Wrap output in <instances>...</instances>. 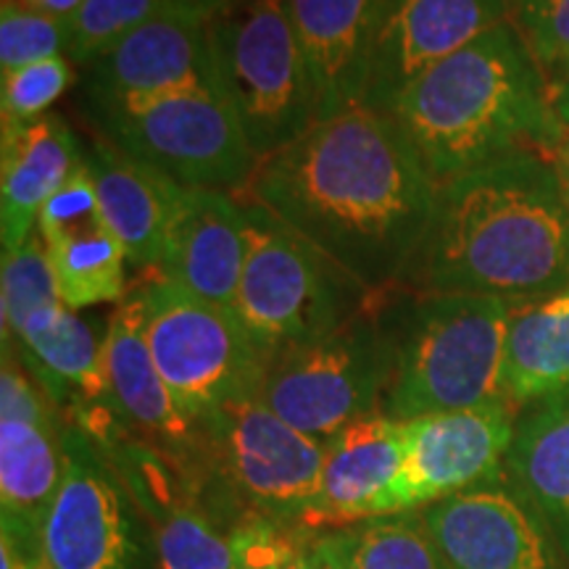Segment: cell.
<instances>
[{
    "label": "cell",
    "mask_w": 569,
    "mask_h": 569,
    "mask_svg": "<svg viewBox=\"0 0 569 569\" xmlns=\"http://www.w3.org/2000/svg\"><path fill=\"white\" fill-rule=\"evenodd\" d=\"M98 138L190 190L240 198L259 167L222 92L211 88L151 98L82 96Z\"/></svg>",
    "instance_id": "cell-7"
},
{
    "label": "cell",
    "mask_w": 569,
    "mask_h": 569,
    "mask_svg": "<svg viewBox=\"0 0 569 569\" xmlns=\"http://www.w3.org/2000/svg\"><path fill=\"white\" fill-rule=\"evenodd\" d=\"M13 3L24 6V9L46 13V17H56V19H69L80 11L82 0H13Z\"/></svg>",
    "instance_id": "cell-35"
},
{
    "label": "cell",
    "mask_w": 569,
    "mask_h": 569,
    "mask_svg": "<svg viewBox=\"0 0 569 569\" xmlns=\"http://www.w3.org/2000/svg\"><path fill=\"white\" fill-rule=\"evenodd\" d=\"M398 288L507 301L569 290V193L553 159L515 153L438 184Z\"/></svg>",
    "instance_id": "cell-2"
},
{
    "label": "cell",
    "mask_w": 569,
    "mask_h": 569,
    "mask_svg": "<svg viewBox=\"0 0 569 569\" xmlns=\"http://www.w3.org/2000/svg\"><path fill=\"white\" fill-rule=\"evenodd\" d=\"M419 519L451 569H569L543 525L501 482L430 503Z\"/></svg>",
    "instance_id": "cell-15"
},
{
    "label": "cell",
    "mask_w": 569,
    "mask_h": 569,
    "mask_svg": "<svg viewBox=\"0 0 569 569\" xmlns=\"http://www.w3.org/2000/svg\"><path fill=\"white\" fill-rule=\"evenodd\" d=\"M38 232L51 259L61 301L80 311L127 298V253L106 224L88 163L42 206Z\"/></svg>",
    "instance_id": "cell-17"
},
{
    "label": "cell",
    "mask_w": 569,
    "mask_h": 569,
    "mask_svg": "<svg viewBox=\"0 0 569 569\" xmlns=\"http://www.w3.org/2000/svg\"><path fill=\"white\" fill-rule=\"evenodd\" d=\"M388 117L436 188L515 153L557 159L565 134L549 80L509 19L427 71Z\"/></svg>",
    "instance_id": "cell-3"
},
{
    "label": "cell",
    "mask_w": 569,
    "mask_h": 569,
    "mask_svg": "<svg viewBox=\"0 0 569 569\" xmlns=\"http://www.w3.org/2000/svg\"><path fill=\"white\" fill-rule=\"evenodd\" d=\"M436 190L401 127L356 106L259 161L240 201L267 209L369 293H386L422 243Z\"/></svg>",
    "instance_id": "cell-1"
},
{
    "label": "cell",
    "mask_w": 569,
    "mask_h": 569,
    "mask_svg": "<svg viewBox=\"0 0 569 569\" xmlns=\"http://www.w3.org/2000/svg\"><path fill=\"white\" fill-rule=\"evenodd\" d=\"M569 393V290L511 301L501 396L515 409Z\"/></svg>",
    "instance_id": "cell-26"
},
{
    "label": "cell",
    "mask_w": 569,
    "mask_h": 569,
    "mask_svg": "<svg viewBox=\"0 0 569 569\" xmlns=\"http://www.w3.org/2000/svg\"><path fill=\"white\" fill-rule=\"evenodd\" d=\"M507 17L551 88L569 71V0H507Z\"/></svg>",
    "instance_id": "cell-33"
},
{
    "label": "cell",
    "mask_w": 569,
    "mask_h": 569,
    "mask_svg": "<svg viewBox=\"0 0 569 569\" xmlns=\"http://www.w3.org/2000/svg\"><path fill=\"white\" fill-rule=\"evenodd\" d=\"M196 88L219 90L209 19L172 3L84 69L82 96L151 98Z\"/></svg>",
    "instance_id": "cell-16"
},
{
    "label": "cell",
    "mask_w": 569,
    "mask_h": 569,
    "mask_svg": "<svg viewBox=\"0 0 569 569\" xmlns=\"http://www.w3.org/2000/svg\"><path fill=\"white\" fill-rule=\"evenodd\" d=\"M217 88L259 161L319 122L315 74L288 0H234L209 19Z\"/></svg>",
    "instance_id": "cell-5"
},
{
    "label": "cell",
    "mask_w": 569,
    "mask_h": 569,
    "mask_svg": "<svg viewBox=\"0 0 569 569\" xmlns=\"http://www.w3.org/2000/svg\"><path fill=\"white\" fill-rule=\"evenodd\" d=\"M11 340L19 346L21 365L30 369L53 403H98L109 398L103 340L80 311L69 309L67 303L46 306L27 317Z\"/></svg>",
    "instance_id": "cell-25"
},
{
    "label": "cell",
    "mask_w": 569,
    "mask_h": 569,
    "mask_svg": "<svg viewBox=\"0 0 569 569\" xmlns=\"http://www.w3.org/2000/svg\"><path fill=\"white\" fill-rule=\"evenodd\" d=\"M382 9L386 0H288L296 34L315 74L319 122L361 103Z\"/></svg>",
    "instance_id": "cell-20"
},
{
    "label": "cell",
    "mask_w": 569,
    "mask_h": 569,
    "mask_svg": "<svg viewBox=\"0 0 569 569\" xmlns=\"http://www.w3.org/2000/svg\"><path fill=\"white\" fill-rule=\"evenodd\" d=\"M84 163L92 174L106 224L122 243L127 261L156 272L180 184L142 167L103 138H92Z\"/></svg>",
    "instance_id": "cell-24"
},
{
    "label": "cell",
    "mask_w": 569,
    "mask_h": 569,
    "mask_svg": "<svg viewBox=\"0 0 569 569\" xmlns=\"http://www.w3.org/2000/svg\"><path fill=\"white\" fill-rule=\"evenodd\" d=\"M138 293L156 367L196 425L230 398L259 396L267 359L232 309L159 274L142 282Z\"/></svg>",
    "instance_id": "cell-9"
},
{
    "label": "cell",
    "mask_w": 569,
    "mask_h": 569,
    "mask_svg": "<svg viewBox=\"0 0 569 569\" xmlns=\"http://www.w3.org/2000/svg\"><path fill=\"white\" fill-rule=\"evenodd\" d=\"M317 546V553H319V565H322V569H346L343 561H340V557L336 553V549H332L330 543H327L325 536L315 540Z\"/></svg>",
    "instance_id": "cell-39"
},
{
    "label": "cell",
    "mask_w": 569,
    "mask_h": 569,
    "mask_svg": "<svg viewBox=\"0 0 569 569\" xmlns=\"http://www.w3.org/2000/svg\"><path fill=\"white\" fill-rule=\"evenodd\" d=\"M172 0H82L71 17L69 61L88 69L138 27L167 11Z\"/></svg>",
    "instance_id": "cell-30"
},
{
    "label": "cell",
    "mask_w": 569,
    "mask_h": 569,
    "mask_svg": "<svg viewBox=\"0 0 569 569\" xmlns=\"http://www.w3.org/2000/svg\"><path fill=\"white\" fill-rule=\"evenodd\" d=\"M407 461V422L388 415L356 419L325 443L315 507L303 528H346L380 517L382 501Z\"/></svg>",
    "instance_id": "cell-19"
},
{
    "label": "cell",
    "mask_w": 569,
    "mask_h": 569,
    "mask_svg": "<svg viewBox=\"0 0 569 569\" xmlns=\"http://www.w3.org/2000/svg\"><path fill=\"white\" fill-rule=\"evenodd\" d=\"M325 540L346 569H451L419 519V511L361 519L327 532Z\"/></svg>",
    "instance_id": "cell-27"
},
{
    "label": "cell",
    "mask_w": 569,
    "mask_h": 569,
    "mask_svg": "<svg viewBox=\"0 0 569 569\" xmlns=\"http://www.w3.org/2000/svg\"><path fill=\"white\" fill-rule=\"evenodd\" d=\"M153 553L159 569H232L238 546L203 511L174 503L156 517Z\"/></svg>",
    "instance_id": "cell-28"
},
{
    "label": "cell",
    "mask_w": 569,
    "mask_h": 569,
    "mask_svg": "<svg viewBox=\"0 0 569 569\" xmlns=\"http://www.w3.org/2000/svg\"><path fill=\"white\" fill-rule=\"evenodd\" d=\"M69 19L46 17L13 0L0 3V71L53 59V56H69Z\"/></svg>",
    "instance_id": "cell-32"
},
{
    "label": "cell",
    "mask_w": 569,
    "mask_h": 569,
    "mask_svg": "<svg viewBox=\"0 0 569 569\" xmlns=\"http://www.w3.org/2000/svg\"><path fill=\"white\" fill-rule=\"evenodd\" d=\"M246 253L248 230L240 198L180 188L156 274L234 311Z\"/></svg>",
    "instance_id": "cell-18"
},
{
    "label": "cell",
    "mask_w": 569,
    "mask_h": 569,
    "mask_svg": "<svg viewBox=\"0 0 569 569\" xmlns=\"http://www.w3.org/2000/svg\"><path fill=\"white\" fill-rule=\"evenodd\" d=\"M284 569H322V565H319V553H317V546L315 540H298L293 557H290L288 567Z\"/></svg>",
    "instance_id": "cell-36"
},
{
    "label": "cell",
    "mask_w": 569,
    "mask_h": 569,
    "mask_svg": "<svg viewBox=\"0 0 569 569\" xmlns=\"http://www.w3.org/2000/svg\"><path fill=\"white\" fill-rule=\"evenodd\" d=\"M203 446L222 478L274 522H303L315 507L325 443L277 417L259 396H238L198 422Z\"/></svg>",
    "instance_id": "cell-10"
},
{
    "label": "cell",
    "mask_w": 569,
    "mask_h": 569,
    "mask_svg": "<svg viewBox=\"0 0 569 569\" xmlns=\"http://www.w3.org/2000/svg\"><path fill=\"white\" fill-rule=\"evenodd\" d=\"M84 163V151L59 113L3 127L0 142V240L17 251L38 230V217Z\"/></svg>",
    "instance_id": "cell-21"
},
{
    "label": "cell",
    "mask_w": 569,
    "mask_h": 569,
    "mask_svg": "<svg viewBox=\"0 0 569 569\" xmlns=\"http://www.w3.org/2000/svg\"><path fill=\"white\" fill-rule=\"evenodd\" d=\"M172 3H174V6H180V9H184V11H193V13H198V17L211 19L213 13L222 11L224 6L234 3V0H172Z\"/></svg>",
    "instance_id": "cell-38"
},
{
    "label": "cell",
    "mask_w": 569,
    "mask_h": 569,
    "mask_svg": "<svg viewBox=\"0 0 569 569\" xmlns=\"http://www.w3.org/2000/svg\"><path fill=\"white\" fill-rule=\"evenodd\" d=\"M103 372L113 409L138 430L177 451L201 440L198 425L184 415L156 367L138 290L113 309L106 327Z\"/></svg>",
    "instance_id": "cell-22"
},
{
    "label": "cell",
    "mask_w": 569,
    "mask_h": 569,
    "mask_svg": "<svg viewBox=\"0 0 569 569\" xmlns=\"http://www.w3.org/2000/svg\"><path fill=\"white\" fill-rule=\"evenodd\" d=\"M553 163H557L561 182H565V188L569 193V127H565V134H561L559 151H557V159H553Z\"/></svg>",
    "instance_id": "cell-40"
},
{
    "label": "cell",
    "mask_w": 569,
    "mask_h": 569,
    "mask_svg": "<svg viewBox=\"0 0 569 569\" xmlns=\"http://www.w3.org/2000/svg\"><path fill=\"white\" fill-rule=\"evenodd\" d=\"M380 315L393 346L382 415L411 422L501 401L507 298L393 288L380 296Z\"/></svg>",
    "instance_id": "cell-4"
},
{
    "label": "cell",
    "mask_w": 569,
    "mask_h": 569,
    "mask_svg": "<svg viewBox=\"0 0 569 569\" xmlns=\"http://www.w3.org/2000/svg\"><path fill=\"white\" fill-rule=\"evenodd\" d=\"M507 19V0H386L359 106L390 113L427 71Z\"/></svg>",
    "instance_id": "cell-14"
},
{
    "label": "cell",
    "mask_w": 569,
    "mask_h": 569,
    "mask_svg": "<svg viewBox=\"0 0 569 569\" xmlns=\"http://www.w3.org/2000/svg\"><path fill=\"white\" fill-rule=\"evenodd\" d=\"M232 532L238 546L232 569H284L301 540L296 532L284 530L282 522L259 515H251Z\"/></svg>",
    "instance_id": "cell-34"
},
{
    "label": "cell",
    "mask_w": 569,
    "mask_h": 569,
    "mask_svg": "<svg viewBox=\"0 0 569 569\" xmlns=\"http://www.w3.org/2000/svg\"><path fill=\"white\" fill-rule=\"evenodd\" d=\"M551 101H553V111H557L559 122L569 127V71L561 80L551 84Z\"/></svg>",
    "instance_id": "cell-37"
},
{
    "label": "cell",
    "mask_w": 569,
    "mask_h": 569,
    "mask_svg": "<svg viewBox=\"0 0 569 569\" xmlns=\"http://www.w3.org/2000/svg\"><path fill=\"white\" fill-rule=\"evenodd\" d=\"M51 303H63L56 274L48 259L46 243L34 230L24 246L3 253L0 269V319H3V343L24 325L27 317Z\"/></svg>",
    "instance_id": "cell-29"
},
{
    "label": "cell",
    "mask_w": 569,
    "mask_h": 569,
    "mask_svg": "<svg viewBox=\"0 0 569 569\" xmlns=\"http://www.w3.org/2000/svg\"><path fill=\"white\" fill-rule=\"evenodd\" d=\"M517 409L501 401L440 411L407 422V461L382 501L380 517L419 511L443 498L503 478Z\"/></svg>",
    "instance_id": "cell-13"
},
{
    "label": "cell",
    "mask_w": 569,
    "mask_h": 569,
    "mask_svg": "<svg viewBox=\"0 0 569 569\" xmlns=\"http://www.w3.org/2000/svg\"><path fill=\"white\" fill-rule=\"evenodd\" d=\"M63 478V430L51 396L11 348L0 372V519L24 569H42V528Z\"/></svg>",
    "instance_id": "cell-11"
},
{
    "label": "cell",
    "mask_w": 569,
    "mask_h": 569,
    "mask_svg": "<svg viewBox=\"0 0 569 569\" xmlns=\"http://www.w3.org/2000/svg\"><path fill=\"white\" fill-rule=\"evenodd\" d=\"M77 80L74 63L69 56H53L27 67L0 71V117L3 127L30 124L46 117L48 109L59 101Z\"/></svg>",
    "instance_id": "cell-31"
},
{
    "label": "cell",
    "mask_w": 569,
    "mask_h": 569,
    "mask_svg": "<svg viewBox=\"0 0 569 569\" xmlns=\"http://www.w3.org/2000/svg\"><path fill=\"white\" fill-rule=\"evenodd\" d=\"M240 203L246 209L248 253L234 315L267 361L330 336L372 306L377 293H369L319 248L261 206Z\"/></svg>",
    "instance_id": "cell-6"
},
{
    "label": "cell",
    "mask_w": 569,
    "mask_h": 569,
    "mask_svg": "<svg viewBox=\"0 0 569 569\" xmlns=\"http://www.w3.org/2000/svg\"><path fill=\"white\" fill-rule=\"evenodd\" d=\"M501 486L543 525L569 565V393L532 403L517 419Z\"/></svg>",
    "instance_id": "cell-23"
},
{
    "label": "cell",
    "mask_w": 569,
    "mask_h": 569,
    "mask_svg": "<svg viewBox=\"0 0 569 569\" xmlns=\"http://www.w3.org/2000/svg\"><path fill=\"white\" fill-rule=\"evenodd\" d=\"M42 569H148L132 496L77 427L63 430V478L46 528Z\"/></svg>",
    "instance_id": "cell-12"
},
{
    "label": "cell",
    "mask_w": 569,
    "mask_h": 569,
    "mask_svg": "<svg viewBox=\"0 0 569 569\" xmlns=\"http://www.w3.org/2000/svg\"><path fill=\"white\" fill-rule=\"evenodd\" d=\"M380 296L330 336L267 361L259 398L277 417L327 443L356 419L382 415L393 346L380 315Z\"/></svg>",
    "instance_id": "cell-8"
}]
</instances>
